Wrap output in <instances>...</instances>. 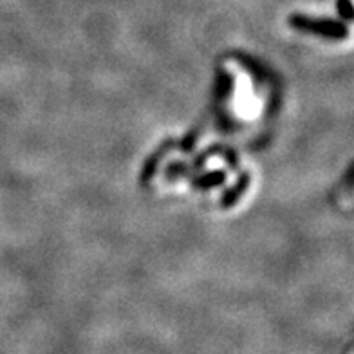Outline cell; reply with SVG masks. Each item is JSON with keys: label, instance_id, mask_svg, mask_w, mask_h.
Wrapping results in <instances>:
<instances>
[{"label": "cell", "instance_id": "cell-1", "mask_svg": "<svg viewBox=\"0 0 354 354\" xmlns=\"http://www.w3.org/2000/svg\"><path fill=\"white\" fill-rule=\"evenodd\" d=\"M289 26L295 29H300L304 33L318 35L322 38H329V40H342L347 37V28L344 24L336 22V20L326 19H311L306 15H291L289 17Z\"/></svg>", "mask_w": 354, "mask_h": 354}, {"label": "cell", "instance_id": "cell-2", "mask_svg": "<svg viewBox=\"0 0 354 354\" xmlns=\"http://www.w3.org/2000/svg\"><path fill=\"white\" fill-rule=\"evenodd\" d=\"M250 183H252L250 174L248 172L243 174L241 179L237 181V185H235L233 188H230V190L224 194L223 199H221V206H223V208H232V206L244 196V192H246V188L250 187Z\"/></svg>", "mask_w": 354, "mask_h": 354}, {"label": "cell", "instance_id": "cell-3", "mask_svg": "<svg viewBox=\"0 0 354 354\" xmlns=\"http://www.w3.org/2000/svg\"><path fill=\"white\" fill-rule=\"evenodd\" d=\"M224 179H226L224 172H212L201 177L199 181H196V185L199 188H214L219 187L221 183H224Z\"/></svg>", "mask_w": 354, "mask_h": 354}, {"label": "cell", "instance_id": "cell-4", "mask_svg": "<svg viewBox=\"0 0 354 354\" xmlns=\"http://www.w3.org/2000/svg\"><path fill=\"white\" fill-rule=\"evenodd\" d=\"M230 88H232V78H230L226 73H221L219 76V84H217V93H219L221 98H226L230 94Z\"/></svg>", "mask_w": 354, "mask_h": 354}, {"label": "cell", "instance_id": "cell-5", "mask_svg": "<svg viewBox=\"0 0 354 354\" xmlns=\"http://www.w3.org/2000/svg\"><path fill=\"white\" fill-rule=\"evenodd\" d=\"M161 154H163V152H158L154 158L149 159V163H147V167H145V170H143V181L150 179V177H152V174L156 172V167H158V161H159V158H161Z\"/></svg>", "mask_w": 354, "mask_h": 354}, {"label": "cell", "instance_id": "cell-6", "mask_svg": "<svg viewBox=\"0 0 354 354\" xmlns=\"http://www.w3.org/2000/svg\"><path fill=\"white\" fill-rule=\"evenodd\" d=\"M338 13L344 19H353V4H351V0H338Z\"/></svg>", "mask_w": 354, "mask_h": 354}, {"label": "cell", "instance_id": "cell-7", "mask_svg": "<svg viewBox=\"0 0 354 354\" xmlns=\"http://www.w3.org/2000/svg\"><path fill=\"white\" fill-rule=\"evenodd\" d=\"M196 141H197V132H196V131H192L190 134H188L187 138L183 140L181 149L185 150V152H190V150L194 149V147H196Z\"/></svg>", "mask_w": 354, "mask_h": 354}]
</instances>
